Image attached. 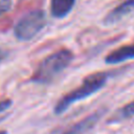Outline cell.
Masks as SVG:
<instances>
[{
  "mask_svg": "<svg viewBox=\"0 0 134 134\" xmlns=\"http://www.w3.org/2000/svg\"><path fill=\"white\" fill-rule=\"evenodd\" d=\"M46 22V14L43 9L31 10L16 23L14 35L19 41H29L45 27Z\"/></svg>",
  "mask_w": 134,
  "mask_h": 134,
  "instance_id": "3957f363",
  "label": "cell"
},
{
  "mask_svg": "<svg viewBox=\"0 0 134 134\" xmlns=\"http://www.w3.org/2000/svg\"><path fill=\"white\" fill-rule=\"evenodd\" d=\"M12 106V100L10 99H3L0 100V114L4 111H6L9 107Z\"/></svg>",
  "mask_w": 134,
  "mask_h": 134,
  "instance_id": "30bf717a",
  "label": "cell"
},
{
  "mask_svg": "<svg viewBox=\"0 0 134 134\" xmlns=\"http://www.w3.org/2000/svg\"><path fill=\"white\" fill-rule=\"evenodd\" d=\"M0 134H7V132L4 130H0Z\"/></svg>",
  "mask_w": 134,
  "mask_h": 134,
  "instance_id": "7c38bea8",
  "label": "cell"
},
{
  "mask_svg": "<svg viewBox=\"0 0 134 134\" xmlns=\"http://www.w3.org/2000/svg\"><path fill=\"white\" fill-rule=\"evenodd\" d=\"M102 113L100 112H95L89 116H87L85 119H82L81 121L76 122L73 125L71 128H69L65 133L63 134H84L87 131H89L99 119Z\"/></svg>",
  "mask_w": 134,
  "mask_h": 134,
  "instance_id": "52a82bcc",
  "label": "cell"
},
{
  "mask_svg": "<svg viewBox=\"0 0 134 134\" xmlns=\"http://www.w3.org/2000/svg\"><path fill=\"white\" fill-rule=\"evenodd\" d=\"M6 54H7V53H6V51H5L4 49L0 48V62L4 60V58L6 57Z\"/></svg>",
  "mask_w": 134,
  "mask_h": 134,
  "instance_id": "8fae6325",
  "label": "cell"
},
{
  "mask_svg": "<svg viewBox=\"0 0 134 134\" xmlns=\"http://www.w3.org/2000/svg\"><path fill=\"white\" fill-rule=\"evenodd\" d=\"M13 6V0H0V17L10 10Z\"/></svg>",
  "mask_w": 134,
  "mask_h": 134,
  "instance_id": "9c48e42d",
  "label": "cell"
},
{
  "mask_svg": "<svg viewBox=\"0 0 134 134\" xmlns=\"http://www.w3.org/2000/svg\"><path fill=\"white\" fill-rule=\"evenodd\" d=\"M107 75L105 73H94L87 76L83 84L77 87L76 89L72 90L65 96H63L55 105L54 107V113L55 114H62L64 113L72 104L75 102H79L81 99H84L91 94L95 93L97 90L103 88L107 82Z\"/></svg>",
  "mask_w": 134,
  "mask_h": 134,
  "instance_id": "7a4b0ae2",
  "label": "cell"
},
{
  "mask_svg": "<svg viewBox=\"0 0 134 134\" xmlns=\"http://www.w3.org/2000/svg\"><path fill=\"white\" fill-rule=\"evenodd\" d=\"M134 115V100L127 104L126 106H124L119 112L117 113L118 119H122V118H129L131 116Z\"/></svg>",
  "mask_w": 134,
  "mask_h": 134,
  "instance_id": "ba28073f",
  "label": "cell"
},
{
  "mask_svg": "<svg viewBox=\"0 0 134 134\" xmlns=\"http://www.w3.org/2000/svg\"><path fill=\"white\" fill-rule=\"evenodd\" d=\"M134 10V0H125L119 5L114 7L111 12H109L104 18V24L112 25L121 20L125 16Z\"/></svg>",
  "mask_w": 134,
  "mask_h": 134,
  "instance_id": "277c9868",
  "label": "cell"
},
{
  "mask_svg": "<svg viewBox=\"0 0 134 134\" xmlns=\"http://www.w3.org/2000/svg\"><path fill=\"white\" fill-rule=\"evenodd\" d=\"M75 0H50V14L53 18H65L74 7Z\"/></svg>",
  "mask_w": 134,
  "mask_h": 134,
  "instance_id": "8992f818",
  "label": "cell"
},
{
  "mask_svg": "<svg viewBox=\"0 0 134 134\" xmlns=\"http://www.w3.org/2000/svg\"><path fill=\"white\" fill-rule=\"evenodd\" d=\"M131 59H134V44L124 45L113 50L106 57L105 62L107 64H119Z\"/></svg>",
  "mask_w": 134,
  "mask_h": 134,
  "instance_id": "5b68a950",
  "label": "cell"
},
{
  "mask_svg": "<svg viewBox=\"0 0 134 134\" xmlns=\"http://www.w3.org/2000/svg\"><path fill=\"white\" fill-rule=\"evenodd\" d=\"M72 60L73 53L69 49L58 50L41 61L31 80L39 84H47L66 69Z\"/></svg>",
  "mask_w": 134,
  "mask_h": 134,
  "instance_id": "6da1fadb",
  "label": "cell"
}]
</instances>
